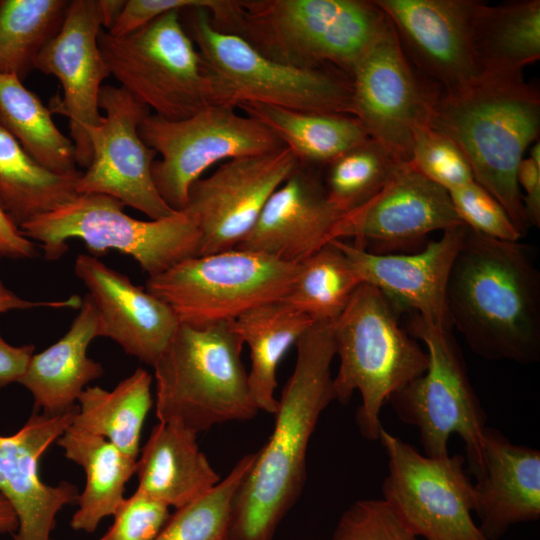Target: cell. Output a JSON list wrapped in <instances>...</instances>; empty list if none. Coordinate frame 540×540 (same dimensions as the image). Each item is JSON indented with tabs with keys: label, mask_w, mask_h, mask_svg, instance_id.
<instances>
[{
	"label": "cell",
	"mask_w": 540,
	"mask_h": 540,
	"mask_svg": "<svg viewBox=\"0 0 540 540\" xmlns=\"http://www.w3.org/2000/svg\"><path fill=\"white\" fill-rule=\"evenodd\" d=\"M268 441L239 485L232 503L229 540H273L306 481V457L321 413L335 400L331 364L333 322H316L296 343Z\"/></svg>",
	"instance_id": "obj_1"
},
{
	"label": "cell",
	"mask_w": 540,
	"mask_h": 540,
	"mask_svg": "<svg viewBox=\"0 0 540 540\" xmlns=\"http://www.w3.org/2000/svg\"><path fill=\"white\" fill-rule=\"evenodd\" d=\"M446 308L469 348L487 360L540 359V271L532 249L469 227L454 259Z\"/></svg>",
	"instance_id": "obj_2"
},
{
	"label": "cell",
	"mask_w": 540,
	"mask_h": 540,
	"mask_svg": "<svg viewBox=\"0 0 540 540\" xmlns=\"http://www.w3.org/2000/svg\"><path fill=\"white\" fill-rule=\"evenodd\" d=\"M429 125L447 135L474 180L505 209L522 236L529 227L517 182L524 152L540 131V94L524 78L480 77L456 94L441 93Z\"/></svg>",
	"instance_id": "obj_3"
},
{
	"label": "cell",
	"mask_w": 540,
	"mask_h": 540,
	"mask_svg": "<svg viewBox=\"0 0 540 540\" xmlns=\"http://www.w3.org/2000/svg\"><path fill=\"white\" fill-rule=\"evenodd\" d=\"M388 22L373 0H235L219 31L276 62L351 76Z\"/></svg>",
	"instance_id": "obj_4"
},
{
	"label": "cell",
	"mask_w": 540,
	"mask_h": 540,
	"mask_svg": "<svg viewBox=\"0 0 540 540\" xmlns=\"http://www.w3.org/2000/svg\"><path fill=\"white\" fill-rule=\"evenodd\" d=\"M243 345L233 320L202 328L180 324L152 366L159 422L198 434L255 417Z\"/></svg>",
	"instance_id": "obj_5"
},
{
	"label": "cell",
	"mask_w": 540,
	"mask_h": 540,
	"mask_svg": "<svg viewBox=\"0 0 540 540\" xmlns=\"http://www.w3.org/2000/svg\"><path fill=\"white\" fill-rule=\"evenodd\" d=\"M399 311L377 288L361 283L333 322L339 368L333 377L335 400L350 401L358 391L360 434L379 440L380 412L389 398L428 367L426 350L398 322Z\"/></svg>",
	"instance_id": "obj_6"
},
{
	"label": "cell",
	"mask_w": 540,
	"mask_h": 540,
	"mask_svg": "<svg viewBox=\"0 0 540 540\" xmlns=\"http://www.w3.org/2000/svg\"><path fill=\"white\" fill-rule=\"evenodd\" d=\"M123 207L107 195L77 193L20 229L40 244L46 260L61 258L68 250L67 242L80 239L93 254L113 249L132 257L148 277L200 254L201 233L186 212L144 221L127 215Z\"/></svg>",
	"instance_id": "obj_7"
},
{
	"label": "cell",
	"mask_w": 540,
	"mask_h": 540,
	"mask_svg": "<svg viewBox=\"0 0 540 540\" xmlns=\"http://www.w3.org/2000/svg\"><path fill=\"white\" fill-rule=\"evenodd\" d=\"M183 25L213 76L224 105L258 102L286 109L353 115L352 78L271 60L242 38L215 29L207 9L181 11Z\"/></svg>",
	"instance_id": "obj_8"
},
{
	"label": "cell",
	"mask_w": 540,
	"mask_h": 540,
	"mask_svg": "<svg viewBox=\"0 0 540 540\" xmlns=\"http://www.w3.org/2000/svg\"><path fill=\"white\" fill-rule=\"evenodd\" d=\"M98 44L120 87L159 117L182 120L209 106L224 105L181 11L165 13L121 37L102 29Z\"/></svg>",
	"instance_id": "obj_9"
},
{
	"label": "cell",
	"mask_w": 540,
	"mask_h": 540,
	"mask_svg": "<svg viewBox=\"0 0 540 540\" xmlns=\"http://www.w3.org/2000/svg\"><path fill=\"white\" fill-rule=\"evenodd\" d=\"M407 332L424 343L428 367L388 402L402 422L418 429L425 455H449L450 437L458 434L465 443L469 471L476 477L482 469L487 415L469 380L452 328L412 313Z\"/></svg>",
	"instance_id": "obj_10"
},
{
	"label": "cell",
	"mask_w": 540,
	"mask_h": 540,
	"mask_svg": "<svg viewBox=\"0 0 540 540\" xmlns=\"http://www.w3.org/2000/svg\"><path fill=\"white\" fill-rule=\"evenodd\" d=\"M300 263L237 248L188 258L148 277L145 289L166 303L182 325L202 328L281 300Z\"/></svg>",
	"instance_id": "obj_11"
},
{
	"label": "cell",
	"mask_w": 540,
	"mask_h": 540,
	"mask_svg": "<svg viewBox=\"0 0 540 540\" xmlns=\"http://www.w3.org/2000/svg\"><path fill=\"white\" fill-rule=\"evenodd\" d=\"M236 109L212 105L182 120L155 114L142 120V140L161 156L152 165L155 187L174 211L186 208L191 186L210 167L285 147L264 124Z\"/></svg>",
	"instance_id": "obj_12"
},
{
	"label": "cell",
	"mask_w": 540,
	"mask_h": 540,
	"mask_svg": "<svg viewBox=\"0 0 540 540\" xmlns=\"http://www.w3.org/2000/svg\"><path fill=\"white\" fill-rule=\"evenodd\" d=\"M388 456L385 500L423 540H489L475 523L473 483L462 455L431 457L381 429Z\"/></svg>",
	"instance_id": "obj_13"
},
{
	"label": "cell",
	"mask_w": 540,
	"mask_h": 540,
	"mask_svg": "<svg viewBox=\"0 0 540 540\" xmlns=\"http://www.w3.org/2000/svg\"><path fill=\"white\" fill-rule=\"evenodd\" d=\"M351 78L353 116L371 139L408 163L416 131L429 125L442 92L410 63L390 21Z\"/></svg>",
	"instance_id": "obj_14"
},
{
	"label": "cell",
	"mask_w": 540,
	"mask_h": 540,
	"mask_svg": "<svg viewBox=\"0 0 540 540\" xmlns=\"http://www.w3.org/2000/svg\"><path fill=\"white\" fill-rule=\"evenodd\" d=\"M99 108L105 116L88 131L92 158L77 181V193L113 197L151 220L177 212L155 187L152 165L157 154L139 134V125L149 109L122 87L112 85L101 87Z\"/></svg>",
	"instance_id": "obj_15"
},
{
	"label": "cell",
	"mask_w": 540,
	"mask_h": 540,
	"mask_svg": "<svg viewBox=\"0 0 540 540\" xmlns=\"http://www.w3.org/2000/svg\"><path fill=\"white\" fill-rule=\"evenodd\" d=\"M300 164L286 146L222 162L190 188L183 210L201 233L200 254L236 248L256 223L273 192Z\"/></svg>",
	"instance_id": "obj_16"
},
{
	"label": "cell",
	"mask_w": 540,
	"mask_h": 540,
	"mask_svg": "<svg viewBox=\"0 0 540 540\" xmlns=\"http://www.w3.org/2000/svg\"><path fill=\"white\" fill-rule=\"evenodd\" d=\"M390 21L406 57L443 94L480 78L472 43L476 0H373Z\"/></svg>",
	"instance_id": "obj_17"
},
{
	"label": "cell",
	"mask_w": 540,
	"mask_h": 540,
	"mask_svg": "<svg viewBox=\"0 0 540 540\" xmlns=\"http://www.w3.org/2000/svg\"><path fill=\"white\" fill-rule=\"evenodd\" d=\"M104 29L100 0H71L58 34L40 53L35 69L52 75L62 86L63 97L52 100V113L69 120L77 166L87 168L92 158L88 131L103 119L99 95L110 72L98 44Z\"/></svg>",
	"instance_id": "obj_18"
},
{
	"label": "cell",
	"mask_w": 540,
	"mask_h": 540,
	"mask_svg": "<svg viewBox=\"0 0 540 540\" xmlns=\"http://www.w3.org/2000/svg\"><path fill=\"white\" fill-rule=\"evenodd\" d=\"M461 224L449 193L404 163L372 199L340 217L333 240L350 238L360 248L387 254Z\"/></svg>",
	"instance_id": "obj_19"
},
{
	"label": "cell",
	"mask_w": 540,
	"mask_h": 540,
	"mask_svg": "<svg viewBox=\"0 0 540 540\" xmlns=\"http://www.w3.org/2000/svg\"><path fill=\"white\" fill-rule=\"evenodd\" d=\"M78 408L55 415L34 411L16 433L0 435V493L17 517L14 540H53L56 515L78 501L75 485H46L38 469L40 458L72 425Z\"/></svg>",
	"instance_id": "obj_20"
},
{
	"label": "cell",
	"mask_w": 540,
	"mask_h": 540,
	"mask_svg": "<svg viewBox=\"0 0 540 540\" xmlns=\"http://www.w3.org/2000/svg\"><path fill=\"white\" fill-rule=\"evenodd\" d=\"M466 232L465 224L451 227L443 231L440 239L412 254L373 253L350 242L334 240L361 282L377 288L399 312L409 310L433 324L451 327L446 290Z\"/></svg>",
	"instance_id": "obj_21"
},
{
	"label": "cell",
	"mask_w": 540,
	"mask_h": 540,
	"mask_svg": "<svg viewBox=\"0 0 540 540\" xmlns=\"http://www.w3.org/2000/svg\"><path fill=\"white\" fill-rule=\"evenodd\" d=\"M74 272L96 308L99 337L153 366L180 325L172 309L95 256L78 255Z\"/></svg>",
	"instance_id": "obj_22"
},
{
	"label": "cell",
	"mask_w": 540,
	"mask_h": 540,
	"mask_svg": "<svg viewBox=\"0 0 540 540\" xmlns=\"http://www.w3.org/2000/svg\"><path fill=\"white\" fill-rule=\"evenodd\" d=\"M321 169L300 163L236 248L299 264L333 240L341 215L327 199Z\"/></svg>",
	"instance_id": "obj_23"
},
{
	"label": "cell",
	"mask_w": 540,
	"mask_h": 540,
	"mask_svg": "<svg viewBox=\"0 0 540 540\" xmlns=\"http://www.w3.org/2000/svg\"><path fill=\"white\" fill-rule=\"evenodd\" d=\"M473 512L489 540L513 525L540 517V452L514 444L499 430L486 427L482 469L476 476Z\"/></svg>",
	"instance_id": "obj_24"
},
{
	"label": "cell",
	"mask_w": 540,
	"mask_h": 540,
	"mask_svg": "<svg viewBox=\"0 0 540 540\" xmlns=\"http://www.w3.org/2000/svg\"><path fill=\"white\" fill-rule=\"evenodd\" d=\"M99 337L96 308L86 294L69 330L57 342L33 354L18 383L33 396L35 411L55 415L75 407L85 386L103 375V367L87 355Z\"/></svg>",
	"instance_id": "obj_25"
},
{
	"label": "cell",
	"mask_w": 540,
	"mask_h": 540,
	"mask_svg": "<svg viewBox=\"0 0 540 540\" xmlns=\"http://www.w3.org/2000/svg\"><path fill=\"white\" fill-rule=\"evenodd\" d=\"M197 434L159 422L137 461V491L176 509L202 497L221 480L197 444Z\"/></svg>",
	"instance_id": "obj_26"
},
{
	"label": "cell",
	"mask_w": 540,
	"mask_h": 540,
	"mask_svg": "<svg viewBox=\"0 0 540 540\" xmlns=\"http://www.w3.org/2000/svg\"><path fill=\"white\" fill-rule=\"evenodd\" d=\"M472 43L480 77L523 78L524 67L540 58V1H477Z\"/></svg>",
	"instance_id": "obj_27"
},
{
	"label": "cell",
	"mask_w": 540,
	"mask_h": 540,
	"mask_svg": "<svg viewBox=\"0 0 540 540\" xmlns=\"http://www.w3.org/2000/svg\"><path fill=\"white\" fill-rule=\"evenodd\" d=\"M65 456L82 466L86 485L78 498L79 508L71 519L77 531L94 532L99 523L124 499L125 484L136 472L134 458L106 439L72 426L57 439Z\"/></svg>",
	"instance_id": "obj_28"
},
{
	"label": "cell",
	"mask_w": 540,
	"mask_h": 540,
	"mask_svg": "<svg viewBox=\"0 0 540 540\" xmlns=\"http://www.w3.org/2000/svg\"><path fill=\"white\" fill-rule=\"evenodd\" d=\"M315 322L282 300L254 307L233 320L235 330L250 350L248 384L259 410L273 414L277 368L287 351Z\"/></svg>",
	"instance_id": "obj_29"
},
{
	"label": "cell",
	"mask_w": 540,
	"mask_h": 540,
	"mask_svg": "<svg viewBox=\"0 0 540 540\" xmlns=\"http://www.w3.org/2000/svg\"><path fill=\"white\" fill-rule=\"evenodd\" d=\"M270 129L300 163L322 168L370 139L353 115L307 112L258 102L237 106Z\"/></svg>",
	"instance_id": "obj_30"
},
{
	"label": "cell",
	"mask_w": 540,
	"mask_h": 540,
	"mask_svg": "<svg viewBox=\"0 0 540 540\" xmlns=\"http://www.w3.org/2000/svg\"><path fill=\"white\" fill-rule=\"evenodd\" d=\"M151 384L152 376L137 368L113 390L86 387L71 426L100 436L137 458L144 420L153 404Z\"/></svg>",
	"instance_id": "obj_31"
},
{
	"label": "cell",
	"mask_w": 540,
	"mask_h": 540,
	"mask_svg": "<svg viewBox=\"0 0 540 540\" xmlns=\"http://www.w3.org/2000/svg\"><path fill=\"white\" fill-rule=\"evenodd\" d=\"M81 174L42 167L0 126V205L19 228L72 199Z\"/></svg>",
	"instance_id": "obj_32"
},
{
	"label": "cell",
	"mask_w": 540,
	"mask_h": 540,
	"mask_svg": "<svg viewBox=\"0 0 540 540\" xmlns=\"http://www.w3.org/2000/svg\"><path fill=\"white\" fill-rule=\"evenodd\" d=\"M0 126L49 171H79L72 140L57 128L50 109L15 75L0 74Z\"/></svg>",
	"instance_id": "obj_33"
},
{
	"label": "cell",
	"mask_w": 540,
	"mask_h": 540,
	"mask_svg": "<svg viewBox=\"0 0 540 540\" xmlns=\"http://www.w3.org/2000/svg\"><path fill=\"white\" fill-rule=\"evenodd\" d=\"M71 0H0V74L23 81L58 34Z\"/></svg>",
	"instance_id": "obj_34"
},
{
	"label": "cell",
	"mask_w": 540,
	"mask_h": 540,
	"mask_svg": "<svg viewBox=\"0 0 540 540\" xmlns=\"http://www.w3.org/2000/svg\"><path fill=\"white\" fill-rule=\"evenodd\" d=\"M352 263L331 240L300 263L296 280L281 299L316 322H334L361 284Z\"/></svg>",
	"instance_id": "obj_35"
},
{
	"label": "cell",
	"mask_w": 540,
	"mask_h": 540,
	"mask_svg": "<svg viewBox=\"0 0 540 540\" xmlns=\"http://www.w3.org/2000/svg\"><path fill=\"white\" fill-rule=\"evenodd\" d=\"M403 164L370 138L322 167L327 199L341 216L347 214L372 199Z\"/></svg>",
	"instance_id": "obj_36"
},
{
	"label": "cell",
	"mask_w": 540,
	"mask_h": 540,
	"mask_svg": "<svg viewBox=\"0 0 540 540\" xmlns=\"http://www.w3.org/2000/svg\"><path fill=\"white\" fill-rule=\"evenodd\" d=\"M254 460L255 452L241 457L212 490L176 509L154 540H229L233 499Z\"/></svg>",
	"instance_id": "obj_37"
},
{
	"label": "cell",
	"mask_w": 540,
	"mask_h": 540,
	"mask_svg": "<svg viewBox=\"0 0 540 540\" xmlns=\"http://www.w3.org/2000/svg\"><path fill=\"white\" fill-rule=\"evenodd\" d=\"M408 163L447 192L474 181L472 170L457 145L430 125L416 131Z\"/></svg>",
	"instance_id": "obj_38"
},
{
	"label": "cell",
	"mask_w": 540,
	"mask_h": 540,
	"mask_svg": "<svg viewBox=\"0 0 540 540\" xmlns=\"http://www.w3.org/2000/svg\"><path fill=\"white\" fill-rule=\"evenodd\" d=\"M331 540H423L383 499H360L341 515Z\"/></svg>",
	"instance_id": "obj_39"
},
{
	"label": "cell",
	"mask_w": 540,
	"mask_h": 540,
	"mask_svg": "<svg viewBox=\"0 0 540 540\" xmlns=\"http://www.w3.org/2000/svg\"><path fill=\"white\" fill-rule=\"evenodd\" d=\"M448 193L458 217L470 229L502 241L523 237L501 204L475 180Z\"/></svg>",
	"instance_id": "obj_40"
},
{
	"label": "cell",
	"mask_w": 540,
	"mask_h": 540,
	"mask_svg": "<svg viewBox=\"0 0 540 540\" xmlns=\"http://www.w3.org/2000/svg\"><path fill=\"white\" fill-rule=\"evenodd\" d=\"M169 508L136 490L118 505L112 526L100 540H154L171 516Z\"/></svg>",
	"instance_id": "obj_41"
},
{
	"label": "cell",
	"mask_w": 540,
	"mask_h": 540,
	"mask_svg": "<svg viewBox=\"0 0 540 540\" xmlns=\"http://www.w3.org/2000/svg\"><path fill=\"white\" fill-rule=\"evenodd\" d=\"M230 0H127L108 33L115 37L130 34L171 11L205 8L212 19L220 16Z\"/></svg>",
	"instance_id": "obj_42"
},
{
	"label": "cell",
	"mask_w": 540,
	"mask_h": 540,
	"mask_svg": "<svg viewBox=\"0 0 540 540\" xmlns=\"http://www.w3.org/2000/svg\"><path fill=\"white\" fill-rule=\"evenodd\" d=\"M517 182L529 226L540 227V142L532 145L517 172Z\"/></svg>",
	"instance_id": "obj_43"
},
{
	"label": "cell",
	"mask_w": 540,
	"mask_h": 540,
	"mask_svg": "<svg viewBox=\"0 0 540 540\" xmlns=\"http://www.w3.org/2000/svg\"><path fill=\"white\" fill-rule=\"evenodd\" d=\"M37 254L35 242L23 234L0 205V258L23 260Z\"/></svg>",
	"instance_id": "obj_44"
},
{
	"label": "cell",
	"mask_w": 540,
	"mask_h": 540,
	"mask_svg": "<svg viewBox=\"0 0 540 540\" xmlns=\"http://www.w3.org/2000/svg\"><path fill=\"white\" fill-rule=\"evenodd\" d=\"M34 350L35 347L32 344L10 345L0 334V389L19 381L34 354Z\"/></svg>",
	"instance_id": "obj_45"
},
{
	"label": "cell",
	"mask_w": 540,
	"mask_h": 540,
	"mask_svg": "<svg viewBox=\"0 0 540 540\" xmlns=\"http://www.w3.org/2000/svg\"><path fill=\"white\" fill-rule=\"evenodd\" d=\"M82 299L78 295H72L65 300L56 301H32L18 296L7 288L0 279V314L11 310H29L33 308L47 307L54 309L72 308L79 309Z\"/></svg>",
	"instance_id": "obj_46"
},
{
	"label": "cell",
	"mask_w": 540,
	"mask_h": 540,
	"mask_svg": "<svg viewBox=\"0 0 540 540\" xmlns=\"http://www.w3.org/2000/svg\"><path fill=\"white\" fill-rule=\"evenodd\" d=\"M18 527V521L16 514L6 500V498L0 493V533H15Z\"/></svg>",
	"instance_id": "obj_47"
}]
</instances>
